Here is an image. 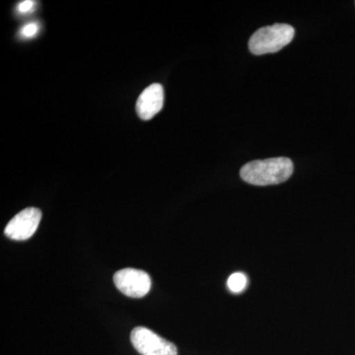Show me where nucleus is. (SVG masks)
I'll list each match as a JSON object with an SVG mask.
<instances>
[{
  "label": "nucleus",
  "instance_id": "obj_6",
  "mask_svg": "<svg viewBox=\"0 0 355 355\" xmlns=\"http://www.w3.org/2000/svg\"><path fill=\"white\" fill-rule=\"evenodd\" d=\"M130 340L133 347L142 355L157 354L169 343L144 327H137L133 329L130 334Z\"/></svg>",
  "mask_w": 355,
  "mask_h": 355
},
{
  "label": "nucleus",
  "instance_id": "obj_9",
  "mask_svg": "<svg viewBox=\"0 0 355 355\" xmlns=\"http://www.w3.org/2000/svg\"><path fill=\"white\" fill-rule=\"evenodd\" d=\"M33 7H34V2L31 1V0H26V1H22L19 3L17 10L20 13H28L32 10Z\"/></svg>",
  "mask_w": 355,
  "mask_h": 355
},
{
  "label": "nucleus",
  "instance_id": "obj_2",
  "mask_svg": "<svg viewBox=\"0 0 355 355\" xmlns=\"http://www.w3.org/2000/svg\"><path fill=\"white\" fill-rule=\"evenodd\" d=\"M294 34V28L287 24H275L261 28L250 39V51L257 55L277 53L291 43Z\"/></svg>",
  "mask_w": 355,
  "mask_h": 355
},
{
  "label": "nucleus",
  "instance_id": "obj_7",
  "mask_svg": "<svg viewBox=\"0 0 355 355\" xmlns=\"http://www.w3.org/2000/svg\"><path fill=\"white\" fill-rule=\"evenodd\" d=\"M248 284L246 275L243 272H235L229 277L227 282L228 288L233 293H240L244 291Z\"/></svg>",
  "mask_w": 355,
  "mask_h": 355
},
{
  "label": "nucleus",
  "instance_id": "obj_1",
  "mask_svg": "<svg viewBox=\"0 0 355 355\" xmlns=\"http://www.w3.org/2000/svg\"><path fill=\"white\" fill-rule=\"evenodd\" d=\"M293 173V163L289 158L277 157L256 160L243 166L240 175L248 184L270 186L284 183Z\"/></svg>",
  "mask_w": 355,
  "mask_h": 355
},
{
  "label": "nucleus",
  "instance_id": "obj_5",
  "mask_svg": "<svg viewBox=\"0 0 355 355\" xmlns=\"http://www.w3.org/2000/svg\"><path fill=\"white\" fill-rule=\"evenodd\" d=\"M163 105H164V89L160 84L154 83L147 87L137 99V114L141 120H151L162 110Z\"/></svg>",
  "mask_w": 355,
  "mask_h": 355
},
{
  "label": "nucleus",
  "instance_id": "obj_4",
  "mask_svg": "<svg viewBox=\"0 0 355 355\" xmlns=\"http://www.w3.org/2000/svg\"><path fill=\"white\" fill-rule=\"evenodd\" d=\"M41 210L29 207L20 211L7 224L4 234L15 241H25L31 238L39 227Z\"/></svg>",
  "mask_w": 355,
  "mask_h": 355
},
{
  "label": "nucleus",
  "instance_id": "obj_3",
  "mask_svg": "<svg viewBox=\"0 0 355 355\" xmlns=\"http://www.w3.org/2000/svg\"><path fill=\"white\" fill-rule=\"evenodd\" d=\"M114 286L116 288L132 298H141L151 288V279L148 273L137 268H123L114 273Z\"/></svg>",
  "mask_w": 355,
  "mask_h": 355
},
{
  "label": "nucleus",
  "instance_id": "obj_8",
  "mask_svg": "<svg viewBox=\"0 0 355 355\" xmlns=\"http://www.w3.org/2000/svg\"><path fill=\"white\" fill-rule=\"evenodd\" d=\"M40 29L39 23L32 22L25 25L21 30L20 35L23 38L30 39L38 34Z\"/></svg>",
  "mask_w": 355,
  "mask_h": 355
}]
</instances>
